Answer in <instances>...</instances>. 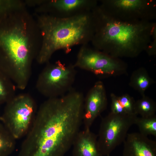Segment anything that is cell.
<instances>
[{"label":"cell","mask_w":156,"mask_h":156,"mask_svg":"<svg viewBox=\"0 0 156 156\" xmlns=\"http://www.w3.org/2000/svg\"><path fill=\"white\" fill-rule=\"evenodd\" d=\"M84 96L73 89L41 106L18 156H64L83 124Z\"/></svg>","instance_id":"1"},{"label":"cell","mask_w":156,"mask_h":156,"mask_svg":"<svg viewBox=\"0 0 156 156\" xmlns=\"http://www.w3.org/2000/svg\"><path fill=\"white\" fill-rule=\"evenodd\" d=\"M42 38L36 21L25 7L0 16V70L12 69L25 80L33 51L39 50Z\"/></svg>","instance_id":"2"},{"label":"cell","mask_w":156,"mask_h":156,"mask_svg":"<svg viewBox=\"0 0 156 156\" xmlns=\"http://www.w3.org/2000/svg\"><path fill=\"white\" fill-rule=\"evenodd\" d=\"M92 11L94 30L91 42L94 48L120 58L136 57L145 51L155 22L119 21L109 16L99 5Z\"/></svg>","instance_id":"3"},{"label":"cell","mask_w":156,"mask_h":156,"mask_svg":"<svg viewBox=\"0 0 156 156\" xmlns=\"http://www.w3.org/2000/svg\"><path fill=\"white\" fill-rule=\"evenodd\" d=\"M36 22L42 38L37 56L40 64L47 63L56 51L69 53L74 46L91 42L94 30L93 13L84 12L74 16L61 18L40 13Z\"/></svg>","instance_id":"4"},{"label":"cell","mask_w":156,"mask_h":156,"mask_svg":"<svg viewBox=\"0 0 156 156\" xmlns=\"http://www.w3.org/2000/svg\"><path fill=\"white\" fill-rule=\"evenodd\" d=\"M73 65L75 68L104 77L125 74L127 73L128 67L127 64L120 58L90 48L87 44L82 45Z\"/></svg>","instance_id":"5"},{"label":"cell","mask_w":156,"mask_h":156,"mask_svg":"<svg viewBox=\"0 0 156 156\" xmlns=\"http://www.w3.org/2000/svg\"><path fill=\"white\" fill-rule=\"evenodd\" d=\"M137 115L133 113L119 114L110 112L100 123L97 141L102 155L106 156L123 142L130 127L135 125Z\"/></svg>","instance_id":"6"},{"label":"cell","mask_w":156,"mask_h":156,"mask_svg":"<svg viewBox=\"0 0 156 156\" xmlns=\"http://www.w3.org/2000/svg\"><path fill=\"white\" fill-rule=\"evenodd\" d=\"M100 7L109 16L121 21H152L156 18L153 0H101Z\"/></svg>","instance_id":"7"},{"label":"cell","mask_w":156,"mask_h":156,"mask_svg":"<svg viewBox=\"0 0 156 156\" xmlns=\"http://www.w3.org/2000/svg\"><path fill=\"white\" fill-rule=\"evenodd\" d=\"M35 111L31 98L20 96L8 103L1 120L14 138L19 139L27 133L35 116Z\"/></svg>","instance_id":"8"},{"label":"cell","mask_w":156,"mask_h":156,"mask_svg":"<svg viewBox=\"0 0 156 156\" xmlns=\"http://www.w3.org/2000/svg\"><path fill=\"white\" fill-rule=\"evenodd\" d=\"M73 64H66L60 60L48 64L38 81L39 89L50 98L62 96L71 90L76 75Z\"/></svg>","instance_id":"9"},{"label":"cell","mask_w":156,"mask_h":156,"mask_svg":"<svg viewBox=\"0 0 156 156\" xmlns=\"http://www.w3.org/2000/svg\"><path fill=\"white\" fill-rule=\"evenodd\" d=\"M96 0H42L38 11L61 18L92 11L98 5Z\"/></svg>","instance_id":"10"},{"label":"cell","mask_w":156,"mask_h":156,"mask_svg":"<svg viewBox=\"0 0 156 156\" xmlns=\"http://www.w3.org/2000/svg\"><path fill=\"white\" fill-rule=\"evenodd\" d=\"M106 92L101 81L96 82L84 98L83 124L84 129H90L95 119L106 109Z\"/></svg>","instance_id":"11"},{"label":"cell","mask_w":156,"mask_h":156,"mask_svg":"<svg viewBox=\"0 0 156 156\" xmlns=\"http://www.w3.org/2000/svg\"><path fill=\"white\" fill-rule=\"evenodd\" d=\"M122 156H156V142L140 133H128Z\"/></svg>","instance_id":"12"},{"label":"cell","mask_w":156,"mask_h":156,"mask_svg":"<svg viewBox=\"0 0 156 156\" xmlns=\"http://www.w3.org/2000/svg\"><path fill=\"white\" fill-rule=\"evenodd\" d=\"M72 147L74 156H103L99 148L97 135L90 129L80 130Z\"/></svg>","instance_id":"13"},{"label":"cell","mask_w":156,"mask_h":156,"mask_svg":"<svg viewBox=\"0 0 156 156\" xmlns=\"http://www.w3.org/2000/svg\"><path fill=\"white\" fill-rule=\"evenodd\" d=\"M155 83V81L150 77L146 68L141 67L132 73L129 85L143 96L145 95V92L147 89Z\"/></svg>","instance_id":"14"},{"label":"cell","mask_w":156,"mask_h":156,"mask_svg":"<svg viewBox=\"0 0 156 156\" xmlns=\"http://www.w3.org/2000/svg\"><path fill=\"white\" fill-rule=\"evenodd\" d=\"M156 111V104L151 99L145 95L135 101L133 112L142 117H148L154 116Z\"/></svg>","instance_id":"15"},{"label":"cell","mask_w":156,"mask_h":156,"mask_svg":"<svg viewBox=\"0 0 156 156\" xmlns=\"http://www.w3.org/2000/svg\"><path fill=\"white\" fill-rule=\"evenodd\" d=\"M16 140L0 122V156H9L13 152Z\"/></svg>","instance_id":"16"},{"label":"cell","mask_w":156,"mask_h":156,"mask_svg":"<svg viewBox=\"0 0 156 156\" xmlns=\"http://www.w3.org/2000/svg\"><path fill=\"white\" fill-rule=\"evenodd\" d=\"M135 125L138 127L141 134L147 136H156V116L148 117H137Z\"/></svg>","instance_id":"17"},{"label":"cell","mask_w":156,"mask_h":156,"mask_svg":"<svg viewBox=\"0 0 156 156\" xmlns=\"http://www.w3.org/2000/svg\"><path fill=\"white\" fill-rule=\"evenodd\" d=\"M120 107L125 114L134 113V107L135 101L134 98L127 94L118 96Z\"/></svg>","instance_id":"18"},{"label":"cell","mask_w":156,"mask_h":156,"mask_svg":"<svg viewBox=\"0 0 156 156\" xmlns=\"http://www.w3.org/2000/svg\"><path fill=\"white\" fill-rule=\"evenodd\" d=\"M25 6L24 3L19 0H0V15L12 10Z\"/></svg>","instance_id":"19"},{"label":"cell","mask_w":156,"mask_h":156,"mask_svg":"<svg viewBox=\"0 0 156 156\" xmlns=\"http://www.w3.org/2000/svg\"><path fill=\"white\" fill-rule=\"evenodd\" d=\"M111 100V112L115 114H125L121 107L118 100V96L113 93L110 94Z\"/></svg>","instance_id":"20"},{"label":"cell","mask_w":156,"mask_h":156,"mask_svg":"<svg viewBox=\"0 0 156 156\" xmlns=\"http://www.w3.org/2000/svg\"><path fill=\"white\" fill-rule=\"evenodd\" d=\"M145 51L150 56L156 55V26L153 30L151 40Z\"/></svg>","instance_id":"21"},{"label":"cell","mask_w":156,"mask_h":156,"mask_svg":"<svg viewBox=\"0 0 156 156\" xmlns=\"http://www.w3.org/2000/svg\"><path fill=\"white\" fill-rule=\"evenodd\" d=\"M8 99V92L6 84L0 76V105L6 101Z\"/></svg>","instance_id":"22"},{"label":"cell","mask_w":156,"mask_h":156,"mask_svg":"<svg viewBox=\"0 0 156 156\" xmlns=\"http://www.w3.org/2000/svg\"><path fill=\"white\" fill-rule=\"evenodd\" d=\"M106 156H110V155H107Z\"/></svg>","instance_id":"23"}]
</instances>
